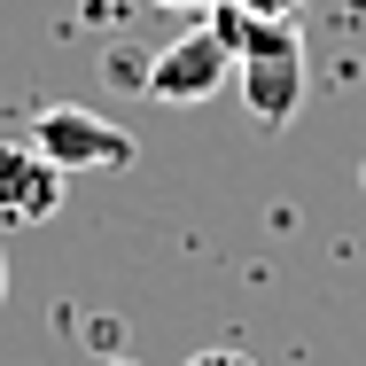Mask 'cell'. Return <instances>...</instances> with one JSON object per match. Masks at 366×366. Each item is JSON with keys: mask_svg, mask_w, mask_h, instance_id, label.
I'll use <instances>...</instances> for the list:
<instances>
[{"mask_svg": "<svg viewBox=\"0 0 366 366\" xmlns=\"http://www.w3.org/2000/svg\"><path fill=\"white\" fill-rule=\"evenodd\" d=\"M0 304H8V257H0Z\"/></svg>", "mask_w": 366, "mask_h": 366, "instance_id": "8", "label": "cell"}, {"mask_svg": "<svg viewBox=\"0 0 366 366\" xmlns=\"http://www.w3.org/2000/svg\"><path fill=\"white\" fill-rule=\"evenodd\" d=\"M31 148H39L63 179H78V172H125V164L141 156V141H133L117 117H102V109H86V102H47V109L31 117Z\"/></svg>", "mask_w": 366, "mask_h": 366, "instance_id": "2", "label": "cell"}, {"mask_svg": "<svg viewBox=\"0 0 366 366\" xmlns=\"http://www.w3.org/2000/svg\"><path fill=\"white\" fill-rule=\"evenodd\" d=\"M234 71H242V102H249V117L265 125V133H281L296 109H304V31L296 24H257V16H242V39H234Z\"/></svg>", "mask_w": 366, "mask_h": 366, "instance_id": "1", "label": "cell"}, {"mask_svg": "<svg viewBox=\"0 0 366 366\" xmlns=\"http://www.w3.org/2000/svg\"><path fill=\"white\" fill-rule=\"evenodd\" d=\"M63 195H71V179L31 141H0V226H47L63 211Z\"/></svg>", "mask_w": 366, "mask_h": 366, "instance_id": "4", "label": "cell"}, {"mask_svg": "<svg viewBox=\"0 0 366 366\" xmlns=\"http://www.w3.org/2000/svg\"><path fill=\"white\" fill-rule=\"evenodd\" d=\"M156 8H187V16H211V8H226V0H156Z\"/></svg>", "mask_w": 366, "mask_h": 366, "instance_id": "7", "label": "cell"}, {"mask_svg": "<svg viewBox=\"0 0 366 366\" xmlns=\"http://www.w3.org/2000/svg\"><path fill=\"white\" fill-rule=\"evenodd\" d=\"M109 366H133V359H109Z\"/></svg>", "mask_w": 366, "mask_h": 366, "instance_id": "9", "label": "cell"}, {"mask_svg": "<svg viewBox=\"0 0 366 366\" xmlns=\"http://www.w3.org/2000/svg\"><path fill=\"white\" fill-rule=\"evenodd\" d=\"M242 16H257V24H296L304 16V0H234Z\"/></svg>", "mask_w": 366, "mask_h": 366, "instance_id": "5", "label": "cell"}, {"mask_svg": "<svg viewBox=\"0 0 366 366\" xmlns=\"http://www.w3.org/2000/svg\"><path fill=\"white\" fill-rule=\"evenodd\" d=\"M226 71H234V47H226L219 31L203 24V31H187V39H172L156 63L141 71L148 102H172V109H195V102H211L226 86Z\"/></svg>", "mask_w": 366, "mask_h": 366, "instance_id": "3", "label": "cell"}, {"mask_svg": "<svg viewBox=\"0 0 366 366\" xmlns=\"http://www.w3.org/2000/svg\"><path fill=\"white\" fill-rule=\"evenodd\" d=\"M187 366H257L249 351H234V343H211V351H195Z\"/></svg>", "mask_w": 366, "mask_h": 366, "instance_id": "6", "label": "cell"}]
</instances>
